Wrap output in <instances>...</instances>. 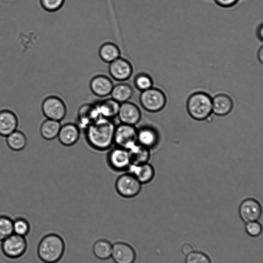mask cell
<instances>
[{
	"label": "cell",
	"mask_w": 263,
	"mask_h": 263,
	"mask_svg": "<svg viewBox=\"0 0 263 263\" xmlns=\"http://www.w3.org/2000/svg\"><path fill=\"white\" fill-rule=\"evenodd\" d=\"M257 35L259 40H262L263 39V25L261 24L259 26L257 32Z\"/></svg>",
	"instance_id": "36"
},
{
	"label": "cell",
	"mask_w": 263,
	"mask_h": 263,
	"mask_svg": "<svg viewBox=\"0 0 263 263\" xmlns=\"http://www.w3.org/2000/svg\"><path fill=\"white\" fill-rule=\"evenodd\" d=\"M140 181L131 173L128 172L119 176L115 183L117 193L125 199L134 198L139 195L142 189Z\"/></svg>",
	"instance_id": "5"
},
{
	"label": "cell",
	"mask_w": 263,
	"mask_h": 263,
	"mask_svg": "<svg viewBox=\"0 0 263 263\" xmlns=\"http://www.w3.org/2000/svg\"><path fill=\"white\" fill-rule=\"evenodd\" d=\"M131 164L140 165L148 163L151 153L150 149L139 143L128 150Z\"/></svg>",
	"instance_id": "22"
},
{
	"label": "cell",
	"mask_w": 263,
	"mask_h": 263,
	"mask_svg": "<svg viewBox=\"0 0 263 263\" xmlns=\"http://www.w3.org/2000/svg\"><path fill=\"white\" fill-rule=\"evenodd\" d=\"M216 3L223 8H230L235 5L238 0H215Z\"/></svg>",
	"instance_id": "34"
},
{
	"label": "cell",
	"mask_w": 263,
	"mask_h": 263,
	"mask_svg": "<svg viewBox=\"0 0 263 263\" xmlns=\"http://www.w3.org/2000/svg\"><path fill=\"white\" fill-rule=\"evenodd\" d=\"M262 226L257 221L251 222L246 223L245 230L247 233L251 237H257L262 232Z\"/></svg>",
	"instance_id": "33"
},
{
	"label": "cell",
	"mask_w": 263,
	"mask_h": 263,
	"mask_svg": "<svg viewBox=\"0 0 263 263\" xmlns=\"http://www.w3.org/2000/svg\"><path fill=\"white\" fill-rule=\"evenodd\" d=\"M113 244L109 241L100 239L96 241L93 246V253L95 257L101 260L111 258Z\"/></svg>",
	"instance_id": "25"
},
{
	"label": "cell",
	"mask_w": 263,
	"mask_h": 263,
	"mask_svg": "<svg viewBox=\"0 0 263 263\" xmlns=\"http://www.w3.org/2000/svg\"><path fill=\"white\" fill-rule=\"evenodd\" d=\"M187 108L193 119L198 121L207 120L213 113V99L206 93H195L189 97Z\"/></svg>",
	"instance_id": "3"
},
{
	"label": "cell",
	"mask_w": 263,
	"mask_h": 263,
	"mask_svg": "<svg viewBox=\"0 0 263 263\" xmlns=\"http://www.w3.org/2000/svg\"><path fill=\"white\" fill-rule=\"evenodd\" d=\"M138 131L135 125L120 123L116 126L114 144L116 147L128 150L138 143Z\"/></svg>",
	"instance_id": "7"
},
{
	"label": "cell",
	"mask_w": 263,
	"mask_h": 263,
	"mask_svg": "<svg viewBox=\"0 0 263 263\" xmlns=\"http://www.w3.org/2000/svg\"><path fill=\"white\" fill-rule=\"evenodd\" d=\"M65 0H40L42 8L48 12L59 10L64 5Z\"/></svg>",
	"instance_id": "32"
},
{
	"label": "cell",
	"mask_w": 263,
	"mask_h": 263,
	"mask_svg": "<svg viewBox=\"0 0 263 263\" xmlns=\"http://www.w3.org/2000/svg\"><path fill=\"white\" fill-rule=\"evenodd\" d=\"M61 125L60 121L47 119L41 125L40 134L46 140H55L58 137Z\"/></svg>",
	"instance_id": "24"
},
{
	"label": "cell",
	"mask_w": 263,
	"mask_h": 263,
	"mask_svg": "<svg viewBox=\"0 0 263 263\" xmlns=\"http://www.w3.org/2000/svg\"><path fill=\"white\" fill-rule=\"evenodd\" d=\"M13 230L14 234L25 237L30 233L31 226L27 220L20 217L13 221Z\"/></svg>",
	"instance_id": "30"
},
{
	"label": "cell",
	"mask_w": 263,
	"mask_h": 263,
	"mask_svg": "<svg viewBox=\"0 0 263 263\" xmlns=\"http://www.w3.org/2000/svg\"><path fill=\"white\" fill-rule=\"evenodd\" d=\"M114 86L111 79L103 75L94 77L90 83L92 92L96 96L101 98L110 95Z\"/></svg>",
	"instance_id": "15"
},
{
	"label": "cell",
	"mask_w": 263,
	"mask_h": 263,
	"mask_svg": "<svg viewBox=\"0 0 263 263\" xmlns=\"http://www.w3.org/2000/svg\"><path fill=\"white\" fill-rule=\"evenodd\" d=\"M109 72L114 80L124 82L133 75L134 68L128 60L120 57L110 63Z\"/></svg>",
	"instance_id": "12"
},
{
	"label": "cell",
	"mask_w": 263,
	"mask_h": 263,
	"mask_svg": "<svg viewBox=\"0 0 263 263\" xmlns=\"http://www.w3.org/2000/svg\"><path fill=\"white\" fill-rule=\"evenodd\" d=\"M137 258L136 250L129 244L122 242L113 244L111 258L114 263H135Z\"/></svg>",
	"instance_id": "10"
},
{
	"label": "cell",
	"mask_w": 263,
	"mask_h": 263,
	"mask_svg": "<svg viewBox=\"0 0 263 263\" xmlns=\"http://www.w3.org/2000/svg\"><path fill=\"white\" fill-rule=\"evenodd\" d=\"M134 84L138 90L143 92L152 88L153 82L151 76L147 74L141 73L136 76Z\"/></svg>",
	"instance_id": "29"
},
{
	"label": "cell",
	"mask_w": 263,
	"mask_h": 263,
	"mask_svg": "<svg viewBox=\"0 0 263 263\" xmlns=\"http://www.w3.org/2000/svg\"><path fill=\"white\" fill-rule=\"evenodd\" d=\"M7 143L11 150L20 151L25 148L27 138L22 132L17 129L7 137Z\"/></svg>",
	"instance_id": "27"
},
{
	"label": "cell",
	"mask_w": 263,
	"mask_h": 263,
	"mask_svg": "<svg viewBox=\"0 0 263 263\" xmlns=\"http://www.w3.org/2000/svg\"><path fill=\"white\" fill-rule=\"evenodd\" d=\"M185 263H212V261L204 252L194 251L186 256Z\"/></svg>",
	"instance_id": "31"
},
{
	"label": "cell",
	"mask_w": 263,
	"mask_h": 263,
	"mask_svg": "<svg viewBox=\"0 0 263 263\" xmlns=\"http://www.w3.org/2000/svg\"><path fill=\"white\" fill-rule=\"evenodd\" d=\"M159 138L157 130L151 126H144L138 129V143L150 149L157 146Z\"/></svg>",
	"instance_id": "19"
},
{
	"label": "cell",
	"mask_w": 263,
	"mask_h": 263,
	"mask_svg": "<svg viewBox=\"0 0 263 263\" xmlns=\"http://www.w3.org/2000/svg\"><path fill=\"white\" fill-rule=\"evenodd\" d=\"M100 117L113 119L118 116L120 103L112 98H108L95 103Z\"/></svg>",
	"instance_id": "18"
},
{
	"label": "cell",
	"mask_w": 263,
	"mask_h": 263,
	"mask_svg": "<svg viewBox=\"0 0 263 263\" xmlns=\"http://www.w3.org/2000/svg\"><path fill=\"white\" fill-rule=\"evenodd\" d=\"M257 57L258 60L261 63L263 62V47L261 46L259 49L257 53Z\"/></svg>",
	"instance_id": "37"
},
{
	"label": "cell",
	"mask_w": 263,
	"mask_h": 263,
	"mask_svg": "<svg viewBox=\"0 0 263 263\" xmlns=\"http://www.w3.org/2000/svg\"><path fill=\"white\" fill-rule=\"evenodd\" d=\"M134 94V89L129 85L120 83L114 86L110 95L115 100L122 103L128 101Z\"/></svg>",
	"instance_id": "26"
},
{
	"label": "cell",
	"mask_w": 263,
	"mask_h": 263,
	"mask_svg": "<svg viewBox=\"0 0 263 263\" xmlns=\"http://www.w3.org/2000/svg\"><path fill=\"white\" fill-rule=\"evenodd\" d=\"M42 111L47 119L61 121L67 115V108L64 101L56 96H49L42 102Z\"/></svg>",
	"instance_id": "6"
},
{
	"label": "cell",
	"mask_w": 263,
	"mask_h": 263,
	"mask_svg": "<svg viewBox=\"0 0 263 263\" xmlns=\"http://www.w3.org/2000/svg\"><path fill=\"white\" fill-rule=\"evenodd\" d=\"M100 117L95 103H85L78 109L77 125L81 129L85 130Z\"/></svg>",
	"instance_id": "11"
},
{
	"label": "cell",
	"mask_w": 263,
	"mask_h": 263,
	"mask_svg": "<svg viewBox=\"0 0 263 263\" xmlns=\"http://www.w3.org/2000/svg\"><path fill=\"white\" fill-rule=\"evenodd\" d=\"M140 101L145 110L156 113L161 111L165 108L167 103V97L162 90L152 87L142 92Z\"/></svg>",
	"instance_id": "4"
},
{
	"label": "cell",
	"mask_w": 263,
	"mask_h": 263,
	"mask_svg": "<svg viewBox=\"0 0 263 263\" xmlns=\"http://www.w3.org/2000/svg\"><path fill=\"white\" fill-rule=\"evenodd\" d=\"M116 126L112 119L100 117L85 130L88 143L97 151L110 149L114 144Z\"/></svg>",
	"instance_id": "1"
},
{
	"label": "cell",
	"mask_w": 263,
	"mask_h": 263,
	"mask_svg": "<svg viewBox=\"0 0 263 263\" xmlns=\"http://www.w3.org/2000/svg\"><path fill=\"white\" fill-rule=\"evenodd\" d=\"M233 108V100L227 95L219 94L213 99V112L216 115H227L231 112Z\"/></svg>",
	"instance_id": "21"
},
{
	"label": "cell",
	"mask_w": 263,
	"mask_h": 263,
	"mask_svg": "<svg viewBox=\"0 0 263 263\" xmlns=\"http://www.w3.org/2000/svg\"><path fill=\"white\" fill-rule=\"evenodd\" d=\"M28 244L24 236L13 233L2 242V251L7 257L17 259L27 251Z\"/></svg>",
	"instance_id": "8"
},
{
	"label": "cell",
	"mask_w": 263,
	"mask_h": 263,
	"mask_svg": "<svg viewBox=\"0 0 263 263\" xmlns=\"http://www.w3.org/2000/svg\"><path fill=\"white\" fill-rule=\"evenodd\" d=\"M128 171L133 174L142 184H146L152 180L155 176L154 167L148 163L140 164H131Z\"/></svg>",
	"instance_id": "20"
},
{
	"label": "cell",
	"mask_w": 263,
	"mask_h": 263,
	"mask_svg": "<svg viewBox=\"0 0 263 263\" xmlns=\"http://www.w3.org/2000/svg\"><path fill=\"white\" fill-rule=\"evenodd\" d=\"M239 213L242 220L246 223L257 221L262 215L260 203L253 199H247L241 204Z\"/></svg>",
	"instance_id": "13"
},
{
	"label": "cell",
	"mask_w": 263,
	"mask_h": 263,
	"mask_svg": "<svg viewBox=\"0 0 263 263\" xmlns=\"http://www.w3.org/2000/svg\"><path fill=\"white\" fill-rule=\"evenodd\" d=\"M65 244L59 235L50 233L41 239L37 248L39 259L43 263H57L63 257Z\"/></svg>",
	"instance_id": "2"
},
{
	"label": "cell",
	"mask_w": 263,
	"mask_h": 263,
	"mask_svg": "<svg viewBox=\"0 0 263 263\" xmlns=\"http://www.w3.org/2000/svg\"><path fill=\"white\" fill-rule=\"evenodd\" d=\"M13 233V221L9 217L0 216V241L3 242Z\"/></svg>",
	"instance_id": "28"
},
{
	"label": "cell",
	"mask_w": 263,
	"mask_h": 263,
	"mask_svg": "<svg viewBox=\"0 0 263 263\" xmlns=\"http://www.w3.org/2000/svg\"><path fill=\"white\" fill-rule=\"evenodd\" d=\"M99 55L103 61L110 63L120 57L121 51L116 44L106 42L100 46Z\"/></svg>",
	"instance_id": "23"
},
{
	"label": "cell",
	"mask_w": 263,
	"mask_h": 263,
	"mask_svg": "<svg viewBox=\"0 0 263 263\" xmlns=\"http://www.w3.org/2000/svg\"><path fill=\"white\" fill-rule=\"evenodd\" d=\"M107 161L110 168L116 171L128 170L131 165L128 150L116 146L109 152Z\"/></svg>",
	"instance_id": "9"
},
{
	"label": "cell",
	"mask_w": 263,
	"mask_h": 263,
	"mask_svg": "<svg viewBox=\"0 0 263 263\" xmlns=\"http://www.w3.org/2000/svg\"><path fill=\"white\" fill-rule=\"evenodd\" d=\"M18 118L16 114L9 110L0 111V136L7 138L17 129Z\"/></svg>",
	"instance_id": "17"
},
{
	"label": "cell",
	"mask_w": 263,
	"mask_h": 263,
	"mask_svg": "<svg viewBox=\"0 0 263 263\" xmlns=\"http://www.w3.org/2000/svg\"><path fill=\"white\" fill-rule=\"evenodd\" d=\"M181 251L184 255L187 256L194 251V248L191 244H185L182 246Z\"/></svg>",
	"instance_id": "35"
},
{
	"label": "cell",
	"mask_w": 263,
	"mask_h": 263,
	"mask_svg": "<svg viewBox=\"0 0 263 263\" xmlns=\"http://www.w3.org/2000/svg\"><path fill=\"white\" fill-rule=\"evenodd\" d=\"M81 129L73 123H68L61 125L58 139L63 146L71 147L76 144L81 137Z\"/></svg>",
	"instance_id": "16"
},
{
	"label": "cell",
	"mask_w": 263,
	"mask_h": 263,
	"mask_svg": "<svg viewBox=\"0 0 263 263\" xmlns=\"http://www.w3.org/2000/svg\"><path fill=\"white\" fill-rule=\"evenodd\" d=\"M120 123L136 126L142 118V112L133 102L127 101L120 103L117 116Z\"/></svg>",
	"instance_id": "14"
}]
</instances>
